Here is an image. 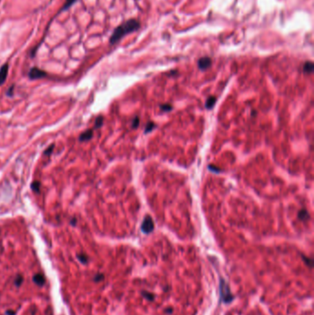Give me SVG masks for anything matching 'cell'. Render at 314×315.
Listing matches in <instances>:
<instances>
[{
  "label": "cell",
  "instance_id": "6da1fadb",
  "mask_svg": "<svg viewBox=\"0 0 314 315\" xmlns=\"http://www.w3.org/2000/svg\"><path fill=\"white\" fill-rule=\"evenodd\" d=\"M139 26H140L139 23L134 20H131L129 21L124 22V24L120 25V26L117 27L114 30L113 33L111 36V39H110V42H111L112 44H116V42L119 40H121L124 35L137 31L139 28Z\"/></svg>",
  "mask_w": 314,
  "mask_h": 315
},
{
  "label": "cell",
  "instance_id": "7a4b0ae2",
  "mask_svg": "<svg viewBox=\"0 0 314 315\" xmlns=\"http://www.w3.org/2000/svg\"><path fill=\"white\" fill-rule=\"evenodd\" d=\"M141 228H142L143 232H145V233H150L154 229V222L149 216L146 217V218L143 220Z\"/></svg>",
  "mask_w": 314,
  "mask_h": 315
},
{
  "label": "cell",
  "instance_id": "3957f363",
  "mask_svg": "<svg viewBox=\"0 0 314 315\" xmlns=\"http://www.w3.org/2000/svg\"><path fill=\"white\" fill-rule=\"evenodd\" d=\"M46 76V73L44 71H42L37 67H33V68L31 69L30 73H29V76L31 79H42Z\"/></svg>",
  "mask_w": 314,
  "mask_h": 315
},
{
  "label": "cell",
  "instance_id": "277c9868",
  "mask_svg": "<svg viewBox=\"0 0 314 315\" xmlns=\"http://www.w3.org/2000/svg\"><path fill=\"white\" fill-rule=\"evenodd\" d=\"M7 73H8V65L5 64L1 68H0V86L3 85L7 79Z\"/></svg>",
  "mask_w": 314,
  "mask_h": 315
},
{
  "label": "cell",
  "instance_id": "5b68a950",
  "mask_svg": "<svg viewBox=\"0 0 314 315\" xmlns=\"http://www.w3.org/2000/svg\"><path fill=\"white\" fill-rule=\"evenodd\" d=\"M211 65V59L209 57H203L198 61V66L200 69H207Z\"/></svg>",
  "mask_w": 314,
  "mask_h": 315
},
{
  "label": "cell",
  "instance_id": "8992f818",
  "mask_svg": "<svg viewBox=\"0 0 314 315\" xmlns=\"http://www.w3.org/2000/svg\"><path fill=\"white\" fill-rule=\"evenodd\" d=\"M33 282H34L37 286H39V287H42V286H44V283H45V278H44V276H42L41 274H36V275H34V276H33Z\"/></svg>",
  "mask_w": 314,
  "mask_h": 315
},
{
  "label": "cell",
  "instance_id": "52a82bcc",
  "mask_svg": "<svg viewBox=\"0 0 314 315\" xmlns=\"http://www.w3.org/2000/svg\"><path fill=\"white\" fill-rule=\"evenodd\" d=\"M92 135H93L92 130H87V131H85L84 133H82V134L80 135L79 140H80V141H88V140H89V139L92 137Z\"/></svg>",
  "mask_w": 314,
  "mask_h": 315
},
{
  "label": "cell",
  "instance_id": "ba28073f",
  "mask_svg": "<svg viewBox=\"0 0 314 315\" xmlns=\"http://www.w3.org/2000/svg\"><path fill=\"white\" fill-rule=\"evenodd\" d=\"M298 217H299V218L301 219V220H307V219H309L310 215H309V213H308L307 210L302 209V210H300V211L298 213Z\"/></svg>",
  "mask_w": 314,
  "mask_h": 315
},
{
  "label": "cell",
  "instance_id": "9c48e42d",
  "mask_svg": "<svg viewBox=\"0 0 314 315\" xmlns=\"http://www.w3.org/2000/svg\"><path fill=\"white\" fill-rule=\"evenodd\" d=\"M216 100H217L216 97H214V96L209 97V98L207 99V100H206V108H207V109H210V108L213 107V106H214V104L216 103Z\"/></svg>",
  "mask_w": 314,
  "mask_h": 315
},
{
  "label": "cell",
  "instance_id": "30bf717a",
  "mask_svg": "<svg viewBox=\"0 0 314 315\" xmlns=\"http://www.w3.org/2000/svg\"><path fill=\"white\" fill-rule=\"evenodd\" d=\"M304 72H307V73H311L312 70H313V64L311 62H307L306 64L304 65Z\"/></svg>",
  "mask_w": 314,
  "mask_h": 315
},
{
  "label": "cell",
  "instance_id": "8fae6325",
  "mask_svg": "<svg viewBox=\"0 0 314 315\" xmlns=\"http://www.w3.org/2000/svg\"><path fill=\"white\" fill-rule=\"evenodd\" d=\"M76 1H77V0H66L64 6H63L62 10H65V9H67V8H69Z\"/></svg>",
  "mask_w": 314,
  "mask_h": 315
},
{
  "label": "cell",
  "instance_id": "7c38bea8",
  "mask_svg": "<svg viewBox=\"0 0 314 315\" xmlns=\"http://www.w3.org/2000/svg\"><path fill=\"white\" fill-rule=\"evenodd\" d=\"M22 282H23V277L20 275L17 276V277L15 278V285H16V287H20Z\"/></svg>",
  "mask_w": 314,
  "mask_h": 315
},
{
  "label": "cell",
  "instance_id": "4fadbf2b",
  "mask_svg": "<svg viewBox=\"0 0 314 315\" xmlns=\"http://www.w3.org/2000/svg\"><path fill=\"white\" fill-rule=\"evenodd\" d=\"M40 185L41 184H40L39 182H34V183H32V184H31V188L34 192H39L40 191Z\"/></svg>",
  "mask_w": 314,
  "mask_h": 315
},
{
  "label": "cell",
  "instance_id": "5bb4252c",
  "mask_svg": "<svg viewBox=\"0 0 314 315\" xmlns=\"http://www.w3.org/2000/svg\"><path fill=\"white\" fill-rule=\"evenodd\" d=\"M78 260L82 263H88V257L85 254H78Z\"/></svg>",
  "mask_w": 314,
  "mask_h": 315
},
{
  "label": "cell",
  "instance_id": "9a60e30c",
  "mask_svg": "<svg viewBox=\"0 0 314 315\" xmlns=\"http://www.w3.org/2000/svg\"><path fill=\"white\" fill-rule=\"evenodd\" d=\"M102 123H103V118H102V116H100V117H98V118H97V120H96L95 127H100L101 124H102Z\"/></svg>",
  "mask_w": 314,
  "mask_h": 315
},
{
  "label": "cell",
  "instance_id": "2e32d148",
  "mask_svg": "<svg viewBox=\"0 0 314 315\" xmlns=\"http://www.w3.org/2000/svg\"><path fill=\"white\" fill-rule=\"evenodd\" d=\"M138 125H139V118L135 117V118L134 119V122H133L132 126L134 127V128H135V127H137Z\"/></svg>",
  "mask_w": 314,
  "mask_h": 315
},
{
  "label": "cell",
  "instance_id": "e0dca14e",
  "mask_svg": "<svg viewBox=\"0 0 314 315\" xmlns=\"http://www.w3.org/2000/svg\"><path fill=\"white\" fill-rule=\"evenodd\" d=\"M160 108L162 109L163 111H169V110H172V105H169V104H163V105L160 106Z\"/></svg>",
  "mask_w": 314,
  "mask_h": 315
},
{
  "label": "cell",
  "instance_id": "ac0fdd59",
  "mask_svg": "<svg viewBox=\"0 0 314 315\" xmlns=\"http://www.w3.org/2000/svg\"><path fill=\"white\" fill-rule=\"evenodd\" d=\"M154 126H155V124H154L153 123H148V126H147L146 133H148V132L151 131L152 129H153V127H154Z\"/></svg>",
  "mask_w": 314,
  "mask_h": 315
},
{
  "label": "cell",
  "instance_id": "d6986e66",
  "mask_svg": "<svg viewBox=\"0 0 314 315\" xmlns=\"http://www.w3.org/2000/svg\"><path fill=\"white\" fill-rule=\"evenodd\" d=\"M54 148H55L54 145H52V146H50V147L46 149V151H45V154H46V155H49L50 153L52 152V149H54Z\"/></svg>",
  "mask_w": 314,
  "mask_h": 315
},
{
  "label": "cell",
  "instance_id": "ffe728a7",
  "mask_svg": "<svg viewBox=\"0 0 314 315\" xmlns=\"http://www.w3.org/2000/svg\"><path fill=\"white\" fill-rule=\"evenodd\" d=\"M102 278H103V276H102V275H98V276H96L94 277V280H95V281H100V280H101Z\"/></svg>",
  "mask_w": 314,
  "mask_h": 315
},
{
  "label": "cell",
  "instance_id": "44dd1931",
  "mask_svg": "<svg viewBox=\"0 0 314 315\" xmlns=\"http://www.w3.org/2000/svg\"><path fill=\"white\" fill-rule=\"evenodd\" d=\"M6 314H7V315H16V311H11V310H8L7 311H6Z\"/></svg>",
  "mask_w": 314,
  "mask_h": 315
}]
</instances>
